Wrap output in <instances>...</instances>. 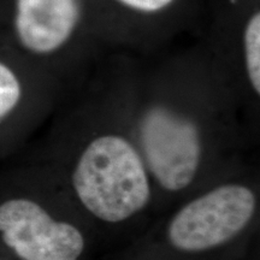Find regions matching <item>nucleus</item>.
Segmentation results:
<instances>
[{
  "mask_svg": "<svg viewBox=\"0 0 260 260\" xmlns=\"http://www.w3.org/2000/svg\"><path fill=\"white\" fill-rule=\"evenodd\" d=\"M71 182L84 209L107 223L132 218L151 199L144 159L121 135L105 134L90 140L77 158Z\"/></svg>",
  "mask_w": 260,
  "mask_h": 260,
  "instance_id": "f257e3e1",
  "label": "nucleus"
},
{
  "mask_svg": "<svg viewBox=\"0 0 260 260\" xmlns=\"http://www.w3.org/2000/svg\"><path fill=\"white\" fill-rule=\"evenodd\" d=\"M256 197L245 184H222L182 206L168 225V241L186 253L225 245L248 226L255 214Z\"/></svg>",
  "mask_w": 260,
  "mask_h": 260,
  "instance_id": "f03ea898",
  "label": "nucleus"
},
{
  "mask_svg": "<svg viewBox=\"0 0 260 260\" xmlns=\"http://www.w3.org/2000/svg\"><path fill=\"white\" fill-rule=\"evenodd\" d=\"M139 138L146 168L161 188L181 191L194 181L203 146L189 117L170 107H149L140 121Z\"/></svg>",
  "mask_w": 260,
  "mask_h": 260,
  "instance_id": "7ed1b4c3",
  "label": "nucleus"
},
{
  "mask_svg": "<svg viewBox=\"0 0 260 260\" xmlns=\"http://www.w3.org/2000/svg\"><path fill=\"white\" fill-rule=\"evenodd\" d=\"M0 237L21 260H79L86 245L79 228L28 198L0 204Z\"/></svg>",
  "mask_w": 260,
  "mask_h": 260,
  "instance_id": "20e7f679",
  "label": "nucleus"
},
{
  "mask_svg": "<svg viewBox=\"0 0 260 260\" xmlns=\"http://www.w3.org/2000/svg\"><path fill=\"white\" fill-rule=\"evenodd\" d=\"M44 76L45 71L34 65L0 52V132L37 100Z\"/></svg>",
  "mask_w": 260,
  "mask_h": 260,
  "instance_id": "39448f33",
  "label": "nucleus"
},
{
  "mask_svg": "<svg viewBox=\"0 0 260 260\" xmlns=\"http://www.w3.org/2000/svg\"><path fill=\"white\" fill-rule=\"evenodd\" d=\"M243 57L248 82L256 95L260 94V12L249 16L243 30Z\"/></svg>",
  "mask_w": 260,
  "mask_h": 260,
  "instance_id": "423d86ee",
  "label": "nucleus"
},
{
  "mask_svg": "<svg viewBox=\"0 0 260 260\" xmlns=\"http://www.w3.org/2000/svg\"><path fill=\"white\" fill-rule=\"evenodd\" d=\"M116 2L133 11L151 15L158 14L162 10L168 9L174 4L175 0H116Z\"/></svg>",
  "mask_w": 260,
  "mask_h": 260,
  "instance_id": "0eeeda50",
  "label": "nucleus"
}]
</instances>
